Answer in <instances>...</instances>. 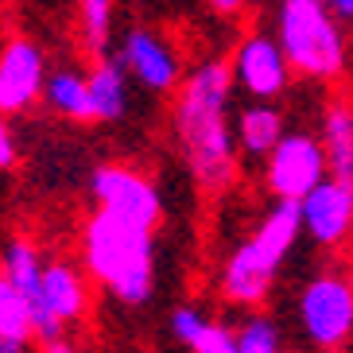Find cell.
Instances as JSON below:
<instances>
[{"instance_id":"1","label":"cell","mask_w":353,"mask_h":353,"mask_svg":"<svg viewBox=\"0 0 353 353\" xmlns=\"http://www.w3.org/2000/svg\"><path fill=\"white\" fill-rule=\"evenodd\" d=\"M233 66L229 59H202L175 90L171 128L194 183L206 194H225L237 183V128H229L233 101Z\"/></svg>"},{"instance_id":"2","label":"cell","mask_w":353,"mask_h":353,"mask_svg":"<svg viewBox=\"0 0 353 353\" xmlns=\"http://www.w3.org/2000/svg\"><path fill=\"white\" fill-rule=\"evenodd\" d=\"M82 260L90 280L101 283L113 299L140 307L152 299L156 288V241L152 229L140 221H128L121 214L97 210L85 221L82 233Z\"/></svg>"},{"instance_id":"3","label":"cell","mask_w":353,"mask_h":353,"mask_svg":"<svg viewBox=\"0 0 353 353\" xmlns=\"http://www.w3.org/2000/svg\"><path fill=\"white\" fill-rule=\"evenodd\" d=\"M303 233V210L291 198H276V206L260 218L249 241H241L221 264V295L237 307H260L272 291V276Z\"/></svg>"},{"instance_id":"4","label":"cell","mask_w":353,"mask_h":353,"mask_svg":"<svg viewBox=\"0 0 353 353\" xmlns=\"http://www.w3.org/2000/svg\"><path fill=\"white\" fill-rule=\"evenodd\" d=\"M276 39L299 78L334 82L345 70L342 20L326 0H283L276 12Z\"/></svg>"},{"instance_id":"5","label":"cell","mask_w":353,"mask_h":353,"mask_svg":"<svg viewBox=\"0 0 353 353\" xmlns=\"http://www.w3.org/2000/svg\"><path fill=\"white\" fill-rule=\"evenodd\" d=\"M326 175H330L326 148L319 136L303 132V128L283 132V140L264 159V187L276 198H291V202H303Z\"/></svg>"},{"instance_id":"6","label":"cell","mask_w":353,"mask_h":353,"mask_svg":"<svg viewBox=\"0 0 353 353\" xmlns=\"http://www.w3.org/2000/svg\"><path fill=\"white\" fill-rule=\"evenodd\" d=\"M303 330L319 350H338L353 334V288L345 276H314L299 295Z\"/></svg>"},{"instance_id":"7","label":"cell","mask_w":353,"mask_h":353,"mask_svg":"<svg viewBox=\"0 0 353 353\" xmlns=\"http://www.w3.org/2000/svg\"><path fill=\"white\" fill-rule=\"evenodd\" d=\"M229 66H233L237 90H245L252 101H276L291 85V74H295L280 47V39L264 35V32L241 35L233 54H229Z\"/></svg>"},{"instance_id":"8","label":"cell","mask_w":353,"mask_h":353,"mask_svg":"<svg viewBox=\"0 0 353 353\" xmlns=\"http://www.w3.org/2000/svg\"><path fill=\"white\" fill-rule=\"evenodd\" d=\"M47 54L35 39L12 35L0 43V117L28 113L47 85Z\"/></svg>"},{"instance_id":"9","label":"cell","mask_w":353,"mask_h":353,"mask_svg":"<svg viewBox=\"0 0 353 353\" xmlns=\"http://www.w3.org/2000/svg\"><path fill=\"white\" fill-rule=\"evenodd\" d=\"M94 202L97 210H109V214H121L128 221H140V225L156 229L163 218V202H159L156 183L140 171L125 163H105L94 171Z\"/></svg>"},{"instance_id":"10","label":"cell","mask_w":353,"mask_h":353,"mask_svg":"<svg viewBox=\"0 0 353 353\" xmlns=\"http://www.w3.org/2000/svg\"><path fill=\"white\" fill-rule=\"evenodd\" d=\"M117 59L152 94H171L183 85V59H179L175 43L152 28H128L117 43Z\"/></svg>"},{"instance_id":"11","label":"cell","mask_w":353,"mask_h":353,"mask_svg":"<svg viewBox=\"0 0 353 353\" xmlns=\"http://www.w3.org/2000/svg\"><path fill=\"white\" fill-rule=\"evenodd\" d=\"M299 210H303V233L314 245H322V249L345 245L353 237V179L326 175L299 202Z\"/></svg>"},{"instance_id":"12","label":"cell","mask_w":353,"mask_h":353,"mask_svg":"<svg viewBox=\"0 0 353 353\" xmlns=\"http://www.w3.org/2000/svg\"><path fill=\"white\" fill-rule=\"evenodd\" d=\"M43 268H47V264H43L39 249H35L28 237H12L8 245H4V252H0V272L28 295V303H32L35 338H39L43 345H51V342L63 338L66 322H59L51 311H47V303H43Z\"/></svg>"},{"instance_id":"13","label":"cell","mask_w":353,"mask_h":353,"mask_svg":"<svg viewBox=\"0 0 353 353\" xmlns=\"http://www.w3.org/2000/svg\"><path fill=\"white\" fill-rule=\"evenodd\" d=\"M43 303L59 322H78L90 311V280L82 268L54 260L43 268Z\"/></svg>"},{"instance_id":"14","label":"cell","mask_w":353,"mask_h":353,"mask_svg":"<svg viewBox=\"0 0 353 353\" xmlns=\"http://www.w3.org/2000/svg\"><path fill=\"white\" fill-rule=\"evenodd\" d=\"M43 101L47 109L66 121H94V105H90V70L78 66H54L43 85Z\"/></svg>"},{"instance_id":"15","label":"cell","mask_w":353,"mask_h":353,"mask_svg":"<svg viewBox=\"0 0 353 353\" xmlns=\"http://www.w3.org/2000/svg\"><path fill=\"white\" fill-rule=\"evenodd\" d=\"M128 82L132 74L125 70L121 59H97L90 70V105H94V121H121L128 113Z\"/></svg>"},{"instance_id":"16","label":"cell","mask_w":353,"mask_h":353,"mask_svg":"<svg viewBox=\"0 0 353 353\" xmlns=\"http://www.w3.org/2000/svg\"><path fill=\"white\" fill-rule=\"evenodd\" d=\"M283 113L268 101H256L249 105L245 113L237 117V144L249 159H268L272 148L283 140Z\"/></svg>"},{"instance_id":"17","label":"cell","mask_w":353,"mask_h":353,"mask_svg":"<svg viewBox=\"0 0 353 353\" xmlns=\"http://www.w3.org/2000/svg\"><path fill=\"white\" fill-rule=\"evenodd\" d=\"M322 148L330 159V175L353 179V105L330 101L322 113Z\"/></svg>"},{"instance_id":"18","label":"cell","mask_w":353,"mask_h":353,"mask_svg":"<svg viewBox=\"0 0 353 353\" xmlns=\"http://www.w3.org/2000/svg\"><path fill=\"white\" fill-rule=\"evenodd\" d=\"M113 12H117V0H78V35H82V47L94 59L109 54V43H113Z\"/></svg>"},{"instance_id":"19","label":"cell","mask_w":353,"mask_h":353,"mask_svg":"<svg viewBox=\"0 0 353 353\" xmlns=\"http://www.w3.org/2000/svg\"><path fill=\"white\" fill-rule=\"evenodd\" d=\"M0 334H12V338H35V326H32V303L16 283L0 272Z\"/></svg>"},{"instance_id":"20","label":"cell","mask_w":353,"mask_h":353,"mask_svg":"<svg viewBox=\"0 0 353 353\" xmlns=\"http://www.w3.org/2000/svg\"><path fill=\"white\" fill-rule=\"evenodd\" d=\"M237 353H280V330H276V322L264 319V314L245 319L237 330Z\"/></svg>"},{"instance_id":"21","label":"cell","mask_w":353,"mask_h":353,"mask_svg":"<svg viewBox=\"0 0 353 353\" xmlns=\"http://www.w3.org/2000/svg\"><path fill=\"white\" fill-rule=\"evenodd\" d=\"M206 326H210V319L198 311V307H179V311L171 314V330H175V338L183 345H190V350H194V342L202 338Z\"/></svg>"},{"instance_id":"22","label":"cell","mask_w":353,"mask_h":353,"mask_svg":"<svg viewBox=\"0 0 353 353\" xmlns=\"http://www.w3.org/2000/svg\"><path fill=\"white\" fill-rule=\"evenodd\" d=\"M194 353H237V330H229L221 322H210L202 338L194 342Z\"/></svg>"},{"instance_id":"23","label":"cell","mask_w":353,"mask_h":353,"mask_svg":"<svg viewBox=\"0 0 353 353\" xmlns=\"http://www.w3.org/2000/svg\"><path fill=\"white\" fill-rule=\"evenodd\" d=\"M12 163H16V140H12L8 125L0 121V171H8Z\"/></svg>"},{"instance_id":"24","label":"cell","mask_w":353,"mask_h":353,"mask_svg":"<svg viewBox=\"0 0 353 353\" xmlns=\"http://www.w3.org/2000/svg\"><path fill=\"white\" fill-rule=\"evenodd\" d=\"M206 4L218 12V16H241V12L249 8V0H206Z\"/></svg>"},{"instance_id":"25","label":"cell","mask_w":353,"mask_h":353,"mask_svg":"<svg viewBox=\"0 0 353 353\" xmlns=\"http://www.w3.org/2000/svg\"><path fill=\"white\" fill-rule=\"evenodd\" d=\"M326 4H330V12L342 23H353V0H326Z\"/></svg>"},{"instance_id":"26","label":"cell","mask_w":353,"mask_h":353,"mask_svg":"<svg viewBox=\"0 0 353 353\" xmlns=\"http://www.w3.org/2000/svg\"><path fill=\"white\" fill-rule=\"evenodd\" d=\"M0 353H28V342L12 338V334H0Z\"/></svg>"},{"instance_id":"27","label":"cell","mask_w":353,"mask_h":353,"mask_svg":"<svg viewBox=\"0 0 353 353\" xmlns=\"http://www.w3.org/2000/svg\"><path fill=\"white\" fill-rule=\"evenodd\" d=\"M43 353H78V350H74V345H66L63 338H59V342H51V345H47Z\"/></svg>"},{"instance_id":"28","label":"cell","mask_w":353,"mask_h":353,"mask_svg":"<svg viewBox=\"0 0 353 353\" xmlns=\"http://www.w3.org/2000/svg\"><path fill=\"white\" fill-rule=\"evenodd\" d=\"M345 280H350V288H353V260H350V272H345Z\"/></svg>"}]
</instances>
